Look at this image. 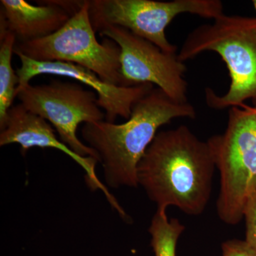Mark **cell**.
I'll list each match as a JSON object with an SVG mask.
<instances>
[{"mask_svg": "<svg viewBox=\"0 0 256 256\" xmlns=\"http://www.w3.org/2000/svg\"><path fill=\"white\" fill-rule=\"evenodd\" d=\"M183 13L214 20L224 14L223 4L220 0H89V14L96 33L119 26L166 53H176V47L168 41L165 30Z\"/></svg>", "mask_w": 256, "mask_h": 256, "instance_id": "6", "label": "cell"}, {"mask_svg": "<svg viewBox=\"0 0 256 256\" xmlns=\"http://www.w3.org/2000/svg\"><path fill=\"white\" fill-rule=\"evenodd\" d=\"M120 48L121 75L124 86L152 84L170 98L188 102L186 68L176 53H166L126 28L110 26L100 32Z\"/></svg>", "mask_w": 256, "mask_h": 256, "instance_id": "8", "label": "cell"}, {"mask_svg": "<svg viewBox=\"0 0 256 256\" xmlns=\"http://www.w3.org/2000/svg\"><path fill=\"white\" fill-rule=\"evenodd\" d=\"M120 48L108 38L98 41L89 14V1L53 34L35 41L16 44L14 54L37 62L78 64L97 74L104 82L124 86ZM126 87V86H124Z\"/></svg>", "mask_w": 256, "mask_h": 256, "instance_id": "5", "label": "cell"}, {"mask_svg": "<svg viewBox=\"0 0 256 256\" xmlns=\"http://www.w3.org/2000/svg\"><path fill=\"white\" fill-rule=\"evenodd\" d=\"M244 218L246 228L245 242L256 252V192L246 204Z\"/></svg>", "mask_w": 256, "mask_h": 256, "instance_id": "14", "label": "cell"}, {"mask_svg": "<svg viewBox=\"0 0 256 256\" xmlns=\"http://www.w3.org/2000/svg\"><path fill=\"white\" fill-rule=\"evenodd\" d=\"M205 52L222 57L230 78L223 96L207 88V106L222 110L242 106L247 100L256 106V18L222 14L213 23L192 32L178 55L184 63Z\"/></svg>", "mask_w": 256, "mask_h": 256, "instance_id": "3", "label": "cell"}, {"mask_svg": "<svg viewBox=\"0 0 256 256\" xmlns=\"http://www.w3.org/2000/svg\"><path fill=\"white\" fill-rule=\"evenodd\" d=\"M16 97L25 108L48 121L60 140L74 152L82 158H94L99 162L96 152L77 136L79 124L106 118L95 92L76 82L53 80L44 85L26 84L18 89Z\"/></svg>", "mask_w": 256, "mask_h": 256, "instance_id": "7", "label": "cell"}, {"mask_svg": "<svg viewBox=\"0 0 256 256\" xmlns=\"http://www.w3.org/2000/svg\"><path fill=\"white\" fill-rule=\"evenodd\" d=\"M0 20L16 37V44L35 41L58 31L72 15L53 1L35 6L24 0H1Z\"/></svg>", "mask_w": 256, "mask_h": 256, "instance_id": "11", "label": "cell"}, {"mask_svg": "<svg viewBox=\"0 0 256 256\" xmlns=\"http://www.w3.org/2000/svg\"><path fill=\"white\" fill-rule=\"evenodd\" d=\"M222 256H256V252L245 240H228L222 245Z\"/></svg>", "mask_w": 256, "mask_h": 256, "instance_id": "15", "label": "cell"}, {"mask_svg": "<svg viewBox=\"0 0 256 256\" xmlns=\"http://www.w3.org/2000/svg\"><path fill=\"white\" fill-rule=\"evenodd\" d=\"M252 4H254V8H255V10H256V0L252 1Z\"/></svg>", "mask_w": 256, "mask_h": 256, "instance_id": "16", "label": "cell"}, {"mask_svg": "<svg viewBox=\"0 0 256 256\" xmlns=\"http://www.w3.org/2000/svg\"><path fill=\"white\" fill-rule=\"evenodd\" d=\"M184 230L178 218H168L166 210H156L148 229L154 256H176L178 240Z\"/></svg>", "mask_w": 256, "mask_h": 256, "instance_id": "13", "label": "cell"}, {"mask_svg": "<svg viewBox=\"0 0 256 256\" xmlns=\"http://www.w3.org/2000/svg\"><path fill=\"white\" fill-rule=\"evenodd\" d=\"M0 146L16 144L21 146V153L26 154L30 148H54L63 152L82 166L86 172V182L92 191L100 190L111 207L122 216L126 212L107 186L98 178L96 166L98 162L92 158H82L74 152L56 136L54 130L46 120L30 112L21 104L13 106L0 128Z\"/></svg>", "mask_w": 256, "mask_h": 256, "instance_id": "10", "label": "cell"}, {"mask_svg": "<svg viewBox=\"0 0 256 256\" xmlns=\"http://www.w3.org/2000/svg\"><path fill=\"white\" fill-rule=\"evenodd\" d=\"M207 142L220 174L217 214L224 223L236 225L256 192V106L230 108L226 129Z\"/></svg>", "mask_w": 256, "mask_h": 256, "instance_id": "4", "label": "cell"}, {"mask_svg": "<svg viewBox=\"0 0 256 256\" xmlns=\"http://www.w3.org/2000/svg\"><path fill=\"white\" fill-rule=\"evenodd\" d=\"M21 66L16 69L18 90L30 84V80L42 74L60 76L78 80L90 87L98 96V102L105 111L108 122H114L117 118L128 120L133 106L154 88L152 84H141L134 86H118L108 84L97 74L85 67L73 63L62 62H37L16 54Z\"/></svg>", "mask_w": 256, "mask_h": 256, "instance_id": "9", "label": "cell"}, {"mask_svg": "<svg viewBox=\"0 0 256 256\" xmlns=\"http://www.w3.org/2000/svg\"><path fill=\"white\" fill-rule=\"evenodd\" d=\"M215 160L208 142L185 126L156 134L138 166V184L156 210L201 215L210 198Z\"/></svg>", "mask_w": 256, "mask_h": 256, "instance_id": "1", "label": "cell"}, {"mask_svg": "<svg viewBox=\"0 0 256 256\" xmlns=\"http://www.w3.org/2000/svg\"><path fill=\"white\" fill-rule=\"evenodd\" d=\"M190 102H178L154 88L133 106L127 122L86 124L82 136L96 152L104 170L106 186L137 188L138 166L162 126L180 118H194Z\"/></svg>", "mask_w": 256, "mask_h": 256, "instance_id": "2", "label": "cell"}, {"mask_svg": "<svg viewBox=\"0 0 256 256\" xmlns=\"http://www.w3.org/2000/svg\"><path fill=\"white\" fill-rule=\"evenodd\" d=\"M16 44V37L0 20V128L16 97L18 78L12 66Z\"/></svg>", "mask_w": 256, "mask_h": 256, "instance_id": "12", "label": "cell"}]
</instances>
